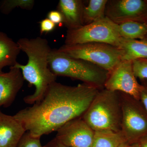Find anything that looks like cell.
Masks as SVG:
<instances>
[{"label":"cell","instance_id":"5","mask_svg":"<svg viewBox=\"0 0 147 147\" xmlns=\"http://www.w3.org/2000/svg\"><path fill=\"white\" fill-rule=\"evenodd\" d=\"M58 50L72 57L97 66L109 73L121 61L120 49L106 43L64 44Z\"/></svg>","mask_w":147,"mask_h":147},{"label":"cell","instance_id":"3","mask_svg":"<svg viewBox=\"0 0 147 147\" xmlns=\"http://www.w3.org/2000/svg\"><path fill=\"white\" fill-rule=\"evenodd\" d=\"M82 117L94 131L120 132L122 108L119 92L99 90Z\"/></svg>","mask_w":147,"mask_h":147},{"label":"cell","instance_id":"27","mask_svg":"<svg viewBox=\"0 0 147 147\" xmlns=\"http://www.w3.org/2000/svg\"><path fill=\"white\" fill-rule=\"evenodd\" d=\"M128 147H140L139 142L128 145Z\"/></svg>","mask_w":147,"mask_h":147},{"label":"cell","instance_id":"11","mask_svg":"<svg viewBox=\"0 0 147 147\" xmlns=\"http://www.w3.org/2000/svg\"><path fill=\"white\" fill-rule=\"evenodd\" d=\"M22 72L17 67H11L7 72L0 73V107L11 105L24 85Z\"/></svg>","mask_w":147,"mask_h":147},{"label":"cell","instance_id":"9","mask_svg":"<svg viewBox=\"0 0 147 147\" xmlns=\"http://www.w3.org/2000/svg\"><path fill=\"white\" fill-rule=\"evenodd\" d=\"M55 138L68 147H92L94 131L82 117L74 119L57 131Z\"/></svg>","mask_w":147,"mask_h":147},{"label":"cell","instance_id":"23","mask_svg":"<svg viewBox=\"0 0 147 147\" xmlns=\"http://www.w3.org/2000/svg\"><path fill=\"white\" fill-rule=\"evenodd\" d=\"M47 16V18H49L56 25L63 24V17L61 12L57 10L49 11Z\"/></svg>","mask_w":147,"mask_h":147},{"label":"cell","instance_id":"17","mask_svg":"<svg viewBox=\"0 0 147 147\" xmlns=\"http://www.w3.org/2000/svg\"><path fill=\"white\" fill-rule=\"evenodd\" d=\"M107 0H90L88 5L84 6L83 21L84 25L98 21L105 17Z\"/></svg>","mask_w":147,"mask_h":147},{"label":"cell","instance_id":"14","mask_svg":"<svg viewBox=\"0 0 147 147\" xmlns=\"http://www.w3.org/2000/svg\"><path fill=\"white\" fill-rule=\"evenodd\" d=\"M21 49L17 42L2 32H0V73L6 66H13L17 63V57Z\"/></svg>","mask_w":147,"mask_h":147},{"label":"cell","instance_id":"21","mask_svg":"<svg viewBox=\"0 0 147 147\" xmlns=\"http://www.w3.org/2000/svg\"><path fill=\"white\" fill-rule=\"evenodd\" d=\"M17 147H43L40 142V138L33 137L26 131L20 140Z\"/></svg>","mask_w":147,"mask_h":147},{"label":"cell","instance_id":"13","mask_svg":"<svg viewBox=\"0 0 147 147\" xmlns=\"http://www.w3.org/2000/svg\"><path fill=\"white\" fill-rule=\"evenodd\" d=\"M84 5L81 0H60L57 10L63 17V24L68 30L78 28L84 26Z\"/></svg>","mask_w":147,"mask_h":147},{"label":"cell","instance_id":"2","mask_svg":"<svg viewBox=\"0 0 147 147\" xmlns=\"http://www.w3.org/2000/svg\"><path fill=\"white\" fill-rule=\"evenodd\" d=\"M21 51L28 56L27 64L18 63L13 66L19 68L24 80L33 86V94L24 98V102L33 105L44 97L57 76L50 70L49 58L52 49L47 39L40 37L32 38H22L17 41Z\"/></svg>","mask_w":147,"mask_h":147},{"label":"cell","instance_id":"28","mask_svg":"<svg viewBox=\"0 0 147 147\" xmlns=\"http://www.w3.org/2000/svg\"><path fill=\"white\" fill-rule=\"evenodd\" d=\"M128 144L126 142H123L119 147H128Z\"/></svg>","mask_w":147,"mask_h":147},{"label":"cell","instance_id":"20","mask_svg":"<svg viewBox=\"0 0 147 147\" xmlns=\"http://www.w3.org/2000/svg\"><path fill=\"white\" fill-rule=\"evenodd\" d=\"M133 71L136 78L147 79V59H139L132 61Z\"/></svg>","mask_w":147,"mask_h":147},{"label":"cell","instance_id":"4","mask_svg":"<svg viewBox=\"0 0 147 147\" xmlns=\"http://www.w3.org/2000/svg\"><path fill=\"white\" fill-rule=\"evenodd\" d=\"M49 65L50 70L57 76H66L77 79L99 89L104 88L109 74L97 66L72 57L57 49L51 50Z\"/></svg>","mask_w":147,"mask_h":147},{"label":"cell","instance_id":"26","mask_svg":"<svg viewBox=\"0 0 147 147\" xmlns=\"http://www.w3.org/2000/svg\"><path fill=\"white\" fill-rule=\"evenodd\" d=\"M139 143L140 147H147V135L140 139Z\"/></svg>","mask_w":147,"mask_h":147},{"label":"cell","instance_id":"10","mask_svg":"<svg viewBox=\"0 0 147 147\" xmlns=\"http://www.w3.org/2000/svg\"><path fill=\"white\" fill-rule=\"evenodd\" d=\"M147 9L146 2L142 0H117L108 1L105 16L117 24L136 21Z\"/></svg>","mask_w":147,"mask_h":147},{"label":"cell","instance_id":"22","mask_svg":"<svg viewBox=\"0 0 147 147\" xmlns=\"http://www.w3.org/2000/svg\"><path fill=\"white\" fill-rule=\"evenodd\" d=\"M40 34L48 33L53 32L55 29L56 25L49 18H45L39 22Z\"/></svg>","mask_w":147,"mask_h":147},{"label":"cell","instance_id":"7","mask_svg":"<svg viewBox=\"0 0 147 147\" xmlns=\"http://www.w3.org/2000/svg\"><path fill=\"white\" fill-rule=\"evenodd\" d=\"M122 108L121 132L128 145L147 135V113L140 100L119 92Z\"/></svg>","mask_w":147,"mask_h":147},{"label":"cell","instance_id":"18","mask_svg":"<svg viewBox=\"0 0 147 147\" xmlns=\"http://www.w3.org/2000/svg\"><path fill=\"white\" fill-rule=\"evenodd\" d=\"M119 34L127 39H142L147 34V26L138 21H129L118 24Z\"/></svg>","mask_w":147,"mask_h":147},{"label":"cell","instance_id":"25","mask_svg":"<svg viewBox=\"0 0 147 147\" xmlns=\"http://www.w3.org/2000/svg\"><path fill=\"white\" fill-rule=\"evenodd\" d=\"M43 147H68L60 143L56 138H54L46 144Z\"/></svg>","mask_w":147,"mask_h":147},{"label":"cell","instance_id":"8","mask_svg":"<svg viewBox=\"0 0 147 147\" xmlns=\"http://www.w3.org/2000/svg\"><path fill=\"white\" fill-rule=\"evenodd\" d=\"M142 87L134 75L132 61H121L109 72L104 85V88L126 94L139 100Z\"/></svg>","mask_w":147,"mask_h":147},{"label":"cell","instance_id":"16","mask_svg":"<svg viewBox=\"0 0 147 147\" xmlns=\"http://www.w3.org/2000/svg\"><path fill=\"white\" fill-rule=\"evenodd\" d=\"M124 142H126L121 131H94L92 147H119Z\"/></svg>","mask_w":147,"mask_h":147},{"label":"cell","instance_id":"12","mask_svg":"<svg viewBox=\"0 0 147 147\" xmlns=\"http://www.w3.org/2000/svg\"><path fill=\"white\" fill-rule=\"evenodd\" d=\"M26 129L13 116L0 110V147H17Z\"/></svg>","mask_w":147,"mask_h":147},{"label":"cell","instance_id":"15","mask_svg":"<svg viewBox=\"0 0 147 147\" xmlns=\"http://www.w3.org/2000/svg\"><path fill=\"white\" fill-rule=\"evenodd\" d=\"M118 48L121 53V61L147 59V40L122 38Z\"/></svg>","mask_w":147,"mask_h":147},{"label":"cell","instance_id":"24","mask_svg":"<svg viewBox=\"0 0 147 147\" xmlns=\"http://www.w3.org/2000/svg\"><path fill=\"white\" fill-rule=\"evenodd\" d=\"M140 100L147 113V87L143 86L140 94Z\"/></svg>","mask_w":147,"mask_h":147},{"label":"cell","instance_id":"19","mask_svg":"<svg viewBox=\"0 0 147 147\" xmlns=\"http://www.w3.org/2000/svg\"><path fill=\"white\" fill-rule=\"evenodd\" d=\"M34 0H3L0 3V11L5 14H8L16 7L31 10L34 5Z\"/></svg>","mask_w":147,"mask_h":147},{"label":"cell","instance_id":"6","mask_svg":"<svg viewBox=\"0 0 147 147\" xmlns=\"http://www.w3.org/2000/svg\"><path fill=\"white\" fill-rule=\"evenodd\" d=\"M122 38L119 34L118 24L105 16L78 28L67 30L65 44L76 45L98 42L118 47Z\"/></svg>","mask_w":147,"mask_h":147},{"label":"cell","instance_id":"1","mask_svg":"<svg viewBox=\"0 0 147 147\" xmlns=\"http://www.w3.org/2000/svg\"><path fill=\"white\" fill-rule=\"evenodd\" d=\"M99 90L84 83L71 86L55 82L41 100L13 116L26 131L40 138L82 117Z\"/></svg>","mask_w":147,"mask_h":147}]
</instances>
